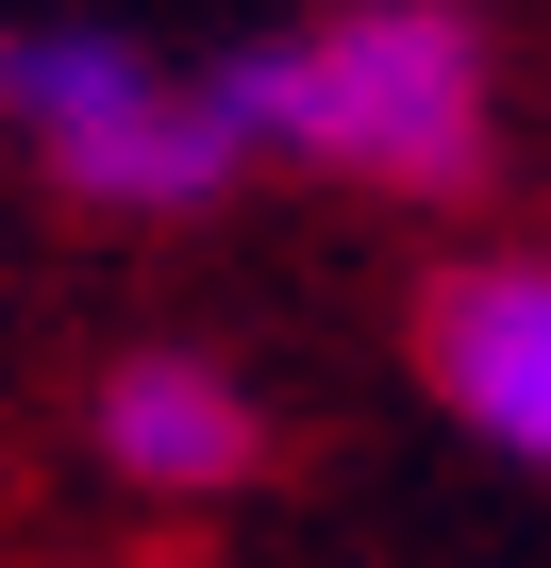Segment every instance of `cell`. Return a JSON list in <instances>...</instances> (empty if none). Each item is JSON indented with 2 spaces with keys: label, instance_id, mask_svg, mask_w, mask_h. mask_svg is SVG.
<instances>
[{
  "label": "cell",
  "instance_id": "cell-4",
  "mask_svg": "<svg viewBox=\"0 0 551 568\" xmlns=\"http://www.w3.org/2000/svg\"><path fill=\"white\" fill-rule=\"evenodd\" d=\"M84 418H101V468L134 501H217V485L267 468V418H251V385L217 352H118Z\"/></svg>",
  "mask_w": 551,
  "mask_h": 568
},
{
  "label": "cell",
  "instance_id": "cell-3",
  "mask_svg": "<svg viewBox=\"0 0 551 568\" xmlns=\"http://www.w3.org/2000/svg\"><path fill=\"white\" fill-rule=\"evenodd\" d=\"M418 385H435L484 452L551 468V267H534V251H468V267L418 284Z\"/></svg>",
  "mask_w": 551,
  "mask_h": 568
},
{
  "label": "cell",
  "instance_id": "cell-1",
  "mask_svg": "<svg viewBox=\"0 0 551 568\" xmlns=\"http://www.w3.org/2000/svg\"><path fill=\"white\" fill-rule=\"evenodd\" d=\"M217 101L251 151H302V168L401 184V201H451L501 151V68H484L468 0H335L267 51H217Z\"/></svg>",
  "mask_w": 551,
  "mask_h": 568
},
{
  "label": "cell",
  "instance_id": "cell-2",
  "mask_svg": "<svg viewBox=\"0 0 551 568\" xmlns=\"http://www.w3.org/2000/svg\"><path fill=\"white\" fill-rule=\"evenodd\" d=\"M0 134H34V168L68 201H134V217H184L251 168L217 68H151L101 18H18L0 34Z\"/></svg>",
  "mask_w": 551,
  "mask_h": 568
}]
</instances>
